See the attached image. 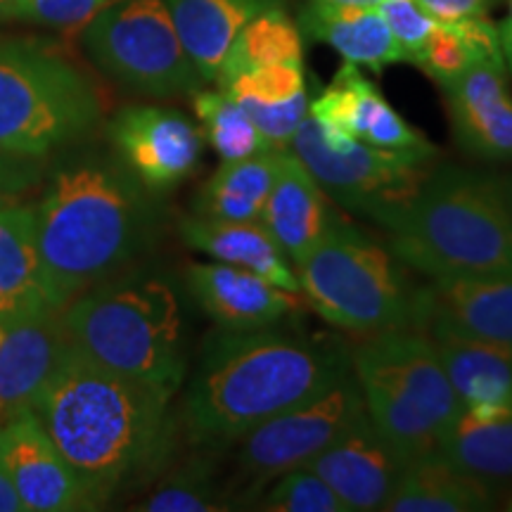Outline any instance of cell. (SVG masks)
I'll use <instances>...</instances> for the list:
<instances>
[{
    "label": "cell",
    "mask_w": 512,
    "mask_h": 512,
    "mask_svg": "<svg viewBox=\"0 0 512 512\" xmlns=\"http://www.w3.org/2000/svg\"><path fill=\"white\" fill-rule=\"evenodd\" d=\"M256 508L271 512H351L309 467L273 477V484L259 498Z\"/></svg>",
    "instance_id": "cell-33"
},
{
    "label": "cell",
    "mask_w": 512,
    "mask_h": 512,
    "mask_svg": "<svg viewBox=\"0 0 512 512\" xmlns=\"http://www.w3.org/2000/svg\"><path fill=\"white\" fill-rule=\"evenodd\" d=\"M43 159L24 157L17 152L0 147V207L15 204L19 197L27 195L41 183Z\"/></svg>",
    "instance_id": "cell-36"
},
{
    "label": "cell",
    "mask_w": 512,
    "mask_h": 512,
    "mask_svg": "<svg viewBox=\"0 0 512 512\" xmlns=\"http://www.w3.org/2000/svg\"><path fill=\"white\" fill-rule=\"evenodd\" d=\"M57 311L50 304L36 235V214L22 204L0 207V323Z\"/></svg>",
    "instance_id": "cell-21"
},
{
    "label": "cell",
    "mask_w": 512,
    "mask_h": 512,
    "mask_svg": "<svg viewBox=\"0 0 512 512\" xmlns=\"http://www.w3.org/2000/svg\"><path fill=\"white\" fill-rule=\"evenodd\" d=\"M311 3H330V5H377L380 0H311Z\"/></svg>",
    "instance_id": "cell-40"
},
{
    "label": "cell",
    "mask_w": 512,
    "mask_h": 512,
    "mask_svg": "<svg viewBox=\"0 0 512 512\" xmlns=\"http://www.w3.org/2000/svg\"><path fill=\"white\" fill-rule=\"evenodd\" d=\"M185 283L192 299L219 328H268L304 306L302 294L287 292L261 275L221 261L190 264L185 268Z\"/></svg>",
    "instance_id": "cell-18"
},
{
    "label": "cell",
    "mask_w": 512,
    "mask_h": 512,
    "mask_svg": "<svg viewBox=\"0 0 512 512\" xmlns=\"http://www.w3.org/2000/svg\"><path fill=\"white\" fill-rule=\"evenodd\" d=\"M110 140L147 190L174 188L202 157V133L181 112L166 107H126L110 124Z\"/></svg>",
    "instance_id": "cell-14"
},
{
    "label": "cell",
    "mask_w": 512,
    "mask_h": 512,
    "mask_svg": "<svg viewBox=\"0 0 512 512\" xmlns=\"http://www.w3.org/2000/svg\"><path fill=\"white\" fill-rule=\"evenodd\" d=\"M437 22H458L467 17H484L494 0H415Z\"/></svg>",
    "instance_id": "cell-37"
},
{
    "label": "cell",
    "mask_w": 512,
    "mask_h": 512,
    "mask_svg": "<svg viewBox=\"0 0 512 512\" xmlns=\"http://www.w3.org/2000/svg\"><path fill=\"white\" fill-rule=\"evenodd\" d=\"M280 150L221 162L195 197V216L230 223H256L278 171Z\"/></svg>",
    "instance_id": "cell-29"
},
{
    "label": "cell",
    "mask_w": 512,
    "mask_h": 512,
    "mask_svg": "<svg viewBox=\"0 0 512 512\" xmlns=\"http://www.w3.org/2000/svg\"><path fill=\"white\" fill-rule=\"evenodd\" d=\"M498 181H501L503 195H505V200H508V207L512 211V174L510 176H498Z\"/></svg>",
    "instance_id": "cell-41"
},
{
    "label": "cell",
    "mask_w": 512,
    "mask_h": 512,
    "mask_svg": "<svg viewBox=\"0 0 512 512\" xmlns=\"http://www.w3.org/2000/svg\"><path fill=\"white\" fill-rule=\"evenodd\" d=\"M138 510L147 512H214L226 510L214 484V467L207 460H192L174 472Z\"/></svg>",
    "instance_id": "cell-32"
},
{
    "label": "cell",
    "mask_w": 512,
    "mask_h": 512,
    "mask_svg": "<svg viewBox=\"0 0 512 512\" xmlns=\"http://www.w3.org/2000/svg\"><path fill=\"white\" fill-rule=\"evenodd\" d=\"M0 512H24V505L19 501L3 463H0Z\"/></svg>",
    "instance_id": "cell-38"
},
{
    "label": "cell",
    "mask_w": 512,
    "mask_h": 512,
    "mask_svg": "<svg viewBox=\"0 0 512 512\" xmlns=\"http://www.w3.org/2000/svg\"><path fill=\"white\" fill-rule=\"evenodd\" d=\"M403 465L406 463L396 448L366 413L306 467L316 472L351 512H363L384 510Z\"/></svg>",
    "instance_id": "cell-15"
},
{
    "label": "cell",
    "mask_w": 512,
    "mask_h": 512,
    "mask_svg": "<svg viewBox=\"0 0 512 512\" xmlns=\"http://www.w3.org/2000/svg\"><path fill=\"white\" fill-rule=\"evenodd\" d=\"M181 235L185 245L211 256L214 261L245 268L287 292L302 294V285L294 266H290V259L259 221L230 223L192 214L181 221Z\"/></svg>",
    "instance_id": "cell-25"
},
{
    "label": "cell",
    "mask_w": 512,
    "mask_h": 512,
    "mask_svg": "<svg viewBox=\"0 0 512 512\" xmlns=\"http://www.w3.org/2000/svg\"><path fill=\"white\" fill-rule=\"evenodd\" d=\"M219 91L238 102L275 150L290 147L311 105L306 93L304 62H280L249 69L219 83Z\"/></svg>",
    "instance_id": "cell-22"
},
{
    "label": "cell",
    "mask_w": 512,
    "mask_h": 512,
    "mask_svg": "<svg viewBox=\"0 0 512 512\" xmlns=\"http://www.w3.org/2000/svg\"><path fill=\"white\" fill-rule=\"evenodd\" d=\"M83 46L102 72L150 98L195 93L202 83L166 0H112L86 24Z\"/></svg>",
    "instance_id": "cell-10"
},
{
    "label": "cell",
    "mask_w": 512,
    "mask_h": 512,
    "mask_svg": "<svg viewBox=\"0 0 512 512\" xmlns=\"http://www.w3.org/2000/svg\"><path fill=\"white\" fill-rule=\"evenodd\" d=\"M439 453L458 472L496 496L512 486V413L479 420L460 411Z\"/></svg>",
    "instance_id": "cell-28"
},
{
    "label": "cell",
    "mask_w": 512,
    "mask_h": 512,
    "mask_svg": "<svg viewBox=\"0 0 512 512\" xmlns=\"http://www.w3.org/2000/svg\"><path fill=\"white\" fill-rule=\"evenodd\" d=\"M145 190L121 159L91 155L55 171L34 214L57 311L110 280L143 249L152 226Z\"/></svg>",
    "instance_id": "cell-3"
},
{
    "label": "cell",
    "mask_w": 512,
    "mask_h": 512,
    "mask_svg": "<svg viewBox=\"0 0 512 512\" xmlns=\"http://www.w3.org/2000/svg\"><path fill=\"white\" fill-rule=\"evenodd\" d=\"M496 496L458 472L441 453H427L403 465L387 512H477L489 510Z\"/></svg>",
    "instance_id": "cell-27"
},
{
    "label": "cell",
    "mask_w": 512,
    "mask_h": 512,
    "mask_svg": "<svg viewBox=\"0 0 512 512\" xmlns=\"http://www.w3.org/2000/svg\"><path fill=\"white\" fill-rule=\"evenodd\" d=\"M287 150L325 195L384 226L411 202L437 166V150H384L320 126L306 114Z\"/></svg>",
    "instance_id": "cell-9"
},
{
    "label": "cell",
    "mask_w": 512,
    "mask_h": 512,
    "mask_svg": "<svg viewBox=\"0 0 512 512\" xmlns=\"http://www.w3.org/2000/svg\"><path fill=\"white\" fill-rule=\"evenodd\" d=\"M366 413L403 463L437 453L463 403L432 342L413 328L377 332L351 351Z\"/></svg>",
    "instance_id": "cell-6"
},
{
    "label": "cell",
    "mask_w": 512,
    "mask_h": 512,
    "mask_svg": "<svg viewBox=\"0 0 512 512\" xmlns=\"http://www.w3.org/2000/svg\"><path fill=\"white\" fill-rule=\"evenodd\" d=\"M0 463L24 512H74L102 505L31 411L12 415L0 425Z\"/></svg>",
    "instance_id": "cell-13"
},
{
    "label": "cell",
    "mask_w": 512,
    "mask_h": 512,
    "mask_svg": "<svg viewBox=\"0 0 512 512\" xmlns=\"http://www.w3.org/2000/svg\"><path fill=\"white\" fill-rule=\"evenodd\" d=\"M302 36L325 43L344 57V62L380 74L389 64L406 62L377 5L311 3L299 12Z\"/></svg>",
    "instance_id": "cell-24"
},
{
    "label": "cell",
    "mask_w": 512,
    "mask_h": 512,
    "mask_svg": "<svg viewBox=\"0 0 512 512\" xmlns=\"http://www.w3.org/2000/svg\"><path fill=\"white\" fill-rule=\"evenodd\" d=\"M192 110L202 126V138L214 147L223 162H238L275 150L261 136L249 114L223 91H195Z\"/></svg>",
    "instance_id": "cell-31"
},
{
    "label": "cell",
    "mask_w": 512,
    "mask_h": 512,
    "mask_svg": "<svg viewBox=\"0 0 512 512\" xmlns=\"http://www.w3.org/2000/svg\"><path fill=\"white\" fill-rule=\"evenodd\" d=\"M171 399L174 394L98 366L67 342L29 411L105 503L166 460L174 427Z\"/></svg>",
    "instance_id": "cell-1"
},
{
    "label": "cell",
    "mask_w": 512,
    "mask_h": 512,
    "mask_svg": "<svg viewBox=\"0 0 512 512\" xmlns=\"http://www.w3.org/2000/svg\"><path fill=\"white\" fill-rule=\"evenodd\" d=\"M5 3H8V0H0V10H3V5H5Z\"/></svg>",
    "instance_id": "cell-43"
},
{
    "label": "cell",
    "mask_w": 512,
    "mask_h": 512,
    "mask_svg": "<svg viewBox=\"0 0 512 512\" xmlns=\"http://www.w3.org/2000/svg\"><path fill=\"white\" fill-rule=\"evenodd\" d=\"M102 100L86 74L55 50L0 41V147L46 159L98 126Z\"/></svg>",
    "instance_id": "cell-8"
},
{
    "label": "cell",
    "mask_w": 512,
    "mask_h": 512,
    "mask_svg": "<svg viewBox=\"0 0 512 512\" xmlns=\"http://www.w3.org/2000/svg\"><path fill=\"white\" fill-rule=\"evenodd\" d=\"M508 8H510V17H508V19H505V22H508V24H510V27H512V0H508Z\"/></svg>",
    "instance_id": "cell-42"
},
{
    "label": "cell",
    "mask_w": 512,
    "mask_h": 512,
    "mask_svg": "<svg viewBox=\"0 0 512 512\" xmlns=\"http://www.w3.org/2000/svg\"><path fill=\"white\" fill-rule=\"evenodd\" d=\"M363 415L366 401L351 368L323 394L273 415L245 434L238 441L240 470L261 486L283 472L306 467Z\"/></svg>",
    "instance_id": "cell-11"
},
{
    "label": "cell",
    "mask_w": 512,
    "mask_h": 512,
    "mask_svg": "<svg viewBox=\"0 0 512 512\" xmlns=\"http://www.w3.org/2000/svg\"><path fill=\"white\" fill-rule=\"evenodd\" d=\"M510 510H512V501H510Z\"/></svg>",
    "instance_id": "cell-44"
},
{
    "label": "cell",
    "mask_w": 512,
    "mask_h": 512,
    "mask_svg": "<svg viewBox=\"0 0 512 512\" xmlns=\"http://www.w3.org/2000/svg\"><path fill=\"white\" fill-rule=\"evenodd\" d=\"M453 136L467 155L486 162L512 159V93L505 62H477L444 88Z\"/></svg>",
    "instance_id": "cell-17"
},
{
    "label": "cell",
    "mask_w": 512,
    "mask_h": 512,
    "mask_svg": "<svg viewBox=\"0 0 512 512\" xmlns=\"http://www.w3.org/2000/svg\"><path fill=\"white\" fill-rule=\"evenodd\" d=\"M339 219L328 195L292 150H280L278 171L259 223L297 268Z\"/></svg>",
    "instance_id": "cell-19"
},
{
    "label": "cell",
    "mask_w": 512,
    "mask_h": 512,
    "mask_svg": "<svg viewBox=\"0 0 512 512\" xmlns=\"http://www.w3.org/2000/svg\"><path fill=\"white\" fill-rule=\"evenodd\" d=\"M498 34H501V48H503L505 67H508L512 72V27L508 22H503L501 27H498Z\"/></svg>",
    "instance_id": "cell-39"
},
{
    "label": "cell",
    "mask_w": 512,
    "mask_h": 512,
    "mask_svg": "<svg viewBox=\"0 0 512 512\" xmlns=\"http://www.w3.org/2000/svg\"><path fill=\"white\" fill-rule=\"evenodd\" d=\"M377 10H380L387 27L392 29L406 62L413 64L439 22L427 15L415 0H380Z\"/></svg>",
    "instance_id": "cell-35"
},
{
    "label": "cell",
    "mask_w": 512,
    "mask_h": 512,
    "mask_svg": "<svg viewBox=\"0 0 512 512\" xmlns=\"http://www.w3.org/2000/svg\"><path fill=\"white\" fill-rule=\"evenodd\" d=\"M351 370V351L330 339L278 330L216 328L185 396L192 441L226 446L261 422L323 394Z\"/></svg>",
    "instance_id": "cell-2"
},
{
    "label": "cell",
    "mask_w": 512,
    "mask_h": 512,
    "mask_svg": "<svg viewBox=\"0 0 512 512\" xmlns=\"http://www.w3.org/2000/svg\"><path fill=\"white\" fill-rule=\"evenodd\" d=\"M112 0H8L0 19H29L57 29H74L88 24Z\"/></svg>",
    "instance_id": "cell-34"
},
{
    "label": "cell",
    "mask_w": 512,
    "mask_h": 512,
    "mask_svg": "<svg viewBox=\"0 0 512 512\" xmlns=\"http://www.w3.org/2000/svg\"><path fill=\"white\" fill-rule=\"evenodd\" d=\"M384 228L396 259L427 278L512 275V211L498 176L437 162Z\"/></svg>",
    "instance_id": "cell-4"
},
{
    "label": "cell",
    "mask_w": 512,
    "mask_h": 512,
    "mask_svg": "<svg viewBox=\"0 0 512 512\" xmlns=\"http://www.w3.org/2000/svg\"><path fill=\"white\" fill-rule=\"evenodd\" d=\"M304 302L354 335L411 328V280L389 247L339 219L297 268Z\"/></svg>",
    "instance_id": "cell-7"
},
{
    "label": "cell",
    "mask_w": 512,
    "mask_h": 512,
    "mask_svg": "<svg viewBox=\"0 0 512 512\" xmlns=\"http://www.w3.org/2000/svg\"><path fill=\"white\" fill-rule=\"evenodd\" d=\"M67 347L60 311L0 323V425L29 411Z\"/></svg>",
    "instance_id": "cell-20"
},
{
    "label": "cell",
    "mask_w": 512,
    "mask_h": 512,
    "mask_svg": "<svg viewBox=\"0 0 512 512\" xmlns=\"http://www.w3.org/2000/svg\"><path fill=\"white\" fill-rule=\"evenodd\" d=\"M60 318L67 342L98 366L166 394L181 389V306L162 280H105L72 299Z\"/></svg>",
    "instance_id": "cell-5"
},
{
    "label": "cell",
    "mask_w": 512,
    "mask_h": 512,
    "mask_svg": "<svg viewBox=\"0 0 512 512\" xmlns=\"http://www.w3.org/2000/svg\"><path fill=\"white\" fill-rule=\"evenodd\" d=\"M280 62H304V41L302 31L287 17L283 5H273L240 31L223 57L216 83L233 79L249 69Z\"/></svg>",
    "instance_id": "cell-30"
},
{
    "label": "cell",
    "mask_w": 512,
    "mask_h": 512,
    "mask_svg": "<svg viewBox=\"0 0 512 512\" xmlns=\"http://www.w3.org/2000/svg\"><path fill=\"white\" fill-rule=\"evenodd\" d=\"M427 339L437 351L465 413L479 420L512 413V347L451 335Z\"/></svg>",
    "instance_id": "cell-23"
},
{
    "label": "cell",
    "mask_w": 512,
    "mask_h": 512,
    "mask_svg": "<svg viewBox=\"0 0 512 512\" xmlns=\"http://www.w3.org/2000/svg\"><path fill=\"white\" fill-rule=\"evenodd\" d=\"M280 0H166L185 53L202 81H216L223 57L242 29Z\"/></svg>",
    "instance_id": "cell-26"
},
{
    "label": "cell",
    "mask_w": 512,
    "mask_h": 512,
    "mask_svg": "<svg viewBox=\"0 0 512 512\" xmlns=\"http://www.w3.org/2000/svg\"><path fill=\"white\" fill-rule=\"evenodd\" d=\"M309 117L320 126L384 150H437L351 62H344L330 86L311 102Z\"/></svg>",
    "instance_id": "cell-16"
},
{
    "label": "cell",
    "mask_w": 512,
    "mask_h": 512,
    "mask_svg": "<svg viewBox=\"0 0 512 512\" xmlns=\"http://www.w3.org/2000/svg\"><path fill=\"white\" fill-rule=\"evenodd\" d=\"M411 328L512 347V275H441L413 294Z\"/></svg>",
    "instance_id": "cell-12"
}]
</instances>
